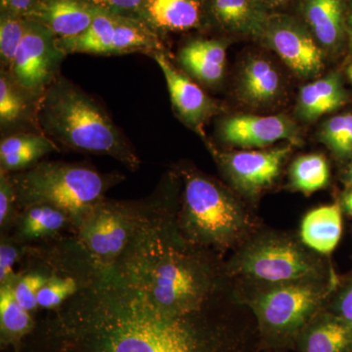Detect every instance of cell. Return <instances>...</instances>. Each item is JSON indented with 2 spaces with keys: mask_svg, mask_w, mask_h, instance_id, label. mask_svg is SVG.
Wrapping results in <instances>:
<instances>
[{
  "mask_svg": "<svg viewBox=\"0 0 352 352\" xmlns=\"http://www.w3.org/2000/svg\"><path fill=\"white\" fill-rule=\"evenodd\" d=\"M346 101V95L337 74L308 83L298 96V113L302 119L314 120L333 112Z\"/></svg>",
  "mask_w": 352,
  "mask_h": 352,
  "instance_id": "obj_21",
  "label": "cell"
},
{
  "mask_svg": "<svg viewBox=\"0 0 352 352\" xmlns=\"http://www.w3.org/2000/svg\"><path fill=\"white\" fill-rule=\"evenodd\" d=\"M347 32H349V43H351L352 50V6L351 12H349V17H347Z\"/></svg>",
  "mask_w": 352,
  "mask_h": 352,
  "instance_id": "obj_37",
  "label": "cell"
},
{
  "mask_svg": "<svg viewBox=\"0 0 352 352\" xmlns=\"http://www.w3.org/2000/svg\"><path fill=\"white\" fill-rule=\"evenodd\" d=\"M122 176L105 175L82 164L45 162L11 175L17 203L28 208L50 205L78 223L103 201L106 192Z\"/></svg>",
  "mask_w": 352,
  "mask_h": 352,
  "instance_id": "obj_5",
  "label": "cell"
},
{
  "mask_svg": "<svg viewBox=\"0 0 352 352\" xmlns=\"http://www.w3.org/2000/svg\"><path fill=\"white\" fill-rule=\"evenodd\" d=\"M259 38L296 75L308 78L320 73L323 67L321 48L308 27L295 18L270 14Z\"/></svg>",
  "mask_w": 352,
  "mask_h": 352,
  "instance_id": "obj_8",
  "label": "cell"
},
{
  "mask_svg": "<svg viewBox=\"0 0 352 352\" xmlns=\"http://www.w3.org/2000/svg\"><path fill=\"white\" fill-rule=\"evenodd\" d=\"M16 282L2 285L0 291V325L2 339L12 342L28 335L34 328L30 311L18 302L14 292Z\"/></svg>",
  "mask_w": 352,
  "mask_h": 352,
  "instance_id": "obj_24",
  "label": "cell"
},
{
  "mask_svg": "<svg viewBox=\"0 0 352 352\" xmlns=\"http://www.w3.org/2000/svg\"><path fill=\"white\" fill-rule=\"evenodd\" d=\"M208 13L224 32L259 38L270 14L261 0H207Z\"/></svg>",
  "mask_w": 352,
  "mask_h": 352,
  "instance_id": "obj_14",
  "label": "cell"
},
{
  "mask_svg": "<svg viewBox=\"0 0 352 352\" xmlns=\"http://www.w3.org/2000/svg\"><path fill=\"white\" fill-rule=\"evenodd\" d=\"M47 281V278L41 275L29 274L21 278L14 285L16 298L28 311L31 312L38 307V292Z\"/></svg>",
  "mask_w": 352,
  "mask_h": 352,
  "instance_id": "obj_31",
  "label": "cell"
},
{
  "mask_svg": "<svg viewBox=\"0 0 352 352\" xmlns=\"http://www.w3.org/2000/svg\"><path fill=\"white\" fill-rule=\"evenodd\" d=\"M148 23L160 34L201 27L208 13L207 0H146Z\"/></svg>",
  "mask_w": 352,
  "mask_h": 352,
  "instance_id": "obj_16",
  "label": "cell"
},
{
  "mask_svg": "<svg viewBox=\"0 0 352 352\" xmlns=\"http://www.w3.org/2000/svg\"><path fill=\"white\" fill-rule=\"evenodd\" d=\"M325 309L347 323L352 324V277L339 291L335 289L329 298Z\"/></svg>",
  "mask_w": 352,
  "mask_h": 352,
  "instance_id": "obj_32",
  "label": "cell"
},
{
  "mask_svg": "<svg viewBox=\"0 0 352 352\" xmlns=\"http://www.w3.org/2000/svg\"><path fill=\"white\" fill-rule=\"evenodd\" d=\"M292 186L305 194L318 191L328 184L330 170L322 155L310 154L298 157L289 170Z\"/></svg>",
  "mask_w": 352,
  "mask_h": 352,
  "instance_id": "obj_25",
  "label": "cell"
},
{
  "mask_svg": "<svg viewBox=\"0 0 352 352\" xmlns=\"http://www.w3.org/2000/svg\"><path fill=\"white\" fill-rule=\"evenodd\" d=\"M296 352H352V324L324 308L298 336Z\"/></svg>",
  "mask_w": 352,
  "mask_h": 352,
  "instance_id": "obj_15",
  "label": "cell"
},
{
  "mask_svg": "<svg viewBox=\"0 0 352 352\" xmlns=\"http://www.w3.org/2000/svg\"><path fill=\"white\" fill-rule=\"evenodd\" d=\"M152 58L163 72L178 117L194 131L203 133L204 124L219 112V106L188 76L180 73L166 53H157Z\"/></svg>",
  "mask_w": 352,
  "mask_h": 352,
  "instance_id": "obj_12",
  "label": "cell"
},
{
  "mask_svg": "<svg viewBox=\"0 0 352 352\" xmlns=\"http://www.w3.org/2000/svg\"><path fill=\"white\" fill-rule=\"evenodd\" d=\"M289 146L266 151L219 152L212 154L231 183L241 193L258 197L276 180L287 157Z\"/></svg>",
  "mask_w": 352,
  "mask_h": 352,
  "instance_id": "obj_9",
  "label": "cell"
},
{
  "mask_svg": "<svg viewBox=\"0 0 352 352\" xmlns=\"http://www.w3.org/2000/svg\"><path fill=\"white\" fill-rule=\"evenodd\" d=\"M27 20L24 38L16 55L11 75L21 87L39 98L59 76L66 57L57 45V38L47 28Z\"/></svg>",
  "mask_w": 352,
  "mask_h": 352,
  "instance_id": "obj_7",
  "label": "cell"
},
{
  "mask_svg": "<svg viewBox=\"0 0 352 352\" xmlns=\"http://www.w3.org/2000/svg\"><path fill=\"white\" fill-rule=\"evenodd\" d=\"M65 55H124L142 53L153 57L166 53L161 34L144 21L122 17L97 9L91 25L82 34L57 38Z\"/></svg>",
  "mask_w": 352,
  "mask_h": 352,
  "instance_id": "obj_6",
  "label": "cell"
},
{
  "mask_svg": "<svg viewBox=\"0 0 352 352\" xmlns=\"http://www.w3.org/2000/svg\"><path fill=\"white\" fill-rule=\"evenodd\" d=\"M326 256L303 244L300 236L261 227L226 261L235 286H270L333 274Z\"/></svg>",
  "mask_w": 352,
  "mask_h": 352,
  "instance_id": "obj_4",
  "label": "cell"
},
{
  "mask_svg": "<svg viewBox=\"0 0 352 352\" xmlns=\"http://www.w3.org/2000/svg\"><path fill=\"white\" fill-rule=\"evenodd\" d=\"M59 147L41 132L10 134L0 142L1 170H22L36 164L41 157L58 151Z\"/></svg>",
  "mask_w": 352,
  "mask_h": 352,
  "instance_id": "obj_19",
  "label": "cell"
},
{
  "mask_svg": "<svg viewBox=\"0 0 352 352\" xmlns=\"http://www.w3.org/2000/svg\"><path fill=\"white\" fill-rule=\"evenodd\" d=\"M321 141L340 157L352 155V113L336 116L322 126Z\"/></svg>",
  "mask_w": 352,
  "mask_h": 352,
  "instance_id": "obj_28",
  "label": "cell"
},
{
  "mask_svg": "<svg viewBox=\"0 0 352 352\" xmlns=\"http://www.w3.org/2000/svg\"><path fill=\"white\" fill-rule=\"evenodd\" d=\"M131 215V214H129ZM124 210L108 207L102 201L83 224V243L92 254L106 261H115L131 241L134 223Z\"/></svg>",
  "mask_w": 352,
  "mask_h": 352,
  "instance_id": "obj_10",
  "label": "cell"
},
{
  "mask_svg": "<svg viewBox=\"0 0 352 352\" xmlns=\"http://www.w3.org/2000/svg\"><path fill=\"white\" fill-rule=\"evenodd\" d=\"M265 6L267 4H279L282 3V2L287 1V0H261Z\"/></svg>",
  "mask_w": 352,
  "mask_h": 352,
  "instance_id": "obj_38",
  "label": "cell"
},
{
  "mask_svg": "<svg viewBox=\"0 0 352 352\" xmlns=\"http://www.w3.org/2000/svg\"><path fill=\"white\" fill-rule=\"evenodd\" d=\"M227 44L215 39H195L183 46L179 62L199 82L217 85L223 78Z\"/></svg>",
  "mask_w": 352,
  "mask_h": 352,
  "instance_id": "obj_17",
  "label": "cell"
},
{
  "mask_svg": "<svg viewBox=\"0 0 352 352\" xmlns=\"http://www.w3.org/2000/svg\"><path fill=\"white\" fill-rule=\"evenodd\" d=\"M281 89L276 69L263 58H252L240 76L239 92L248 103L263 105L274 100Z\"/></svg>",
  "mask_w": 352,
  "mask_h": 352,
  "instance_id": "obj_23",
  "label": "cell"
},
{
  "mask_svg": "<svg viewBox=\"0 0 352 352\" xmlns=\"http://www.w3.org/2000/svg\"><path fill=\"white\" fill-rule=\"evenodd\" d=\"M302 11L308 29L322 46L339 45L344 32L342 0H303Z\"/></svg>",
  "mask_w": 352,
  "mask_h": 352,
  "instance_id": "obj_20",
  "label": "cell"
},
{
  "mask_svg": "<svg viewBox=\"0 0 352 352\" xmlns=\"http://www.w3.org/2000/svg\"><path fill=\"white\" fill-rule=\"evenodd\" d=\"M336 274L270 286H235L238 302L250 308L261 344L273 351L295 346L310 321L337 289Z\"/></svg>",
  "mask_w": 352,
  "mask_h": 352,
  "instance_id": "obj_3",
  "label": "cell"
},
{
  "mask_svg": "<svg viewBox=\"0 0 352 352\" xmlns=\"http://www.w3.org/2000/svg\"><path fill=\"white\" fill-rule=\"evenodd\" d=\"M95 11L87 0H41L25 19L47 28L57 38H68L88 29Z\"/></svg>",
  "mask_w": 352,
  "mask_h": 352,
  "instance_id": "obj_13",
  "label": "cell"
},
{
  "mask_svg": "<svg viewBox=\"0 0 352 352\" xmlns=\"http://www.w3.org/2000/svg\"><path fill=\"white\" fill-rule=\"evenodd\" d=\"M219 132L224 142L241 147H265L282 139L300 141L298 126L285 116H232L221 122Z\"/></svg>",
  "mask_w": 352,
  "mask_h": 352,
  "instance_id": "obj_11",
  "label": "cell"
},
{
  "mask_svg": "<svg viewBox=\"0 0 352 352\" xmlns=\"http://www.w3.org/2000/svg\"><path fill=\"white\" fill-rule=\"evenodd\" d=\"M17 204L15 188L11 175L6 171L0 173V224L3 227L13 212L14 206Z\"/></svg>",
  "mask_w": 352,
  "mask_h": 352,
  "instance_id": "obj_33",
  "label": "cell"
},
{
  "mask_svg": "<svg viewBox=\"0 0 352 352\" xmlns=\"http://www.w3.org/2000/svg\"><path fill=\"white\" fill-rule=\"evenodd\" d=\"M87 1L94 8L100 9L106 12L148 23L146 0H87Z\"/></svg>",
  "mask_w": 352,
  "mask_h": 352,
  "instance_id": "obj_30",
  "label": "cell"
},
{
  "mask_svg": "<svg viewBox=\"0 0 352 352\" xmlns=\"http://www.w3.org/2000/svg\"><path fill=\"white\" fill-rule=\"evenodd\" d=\"M78 287V281L72 277L51 278L38 292V307L46 309L60 307L72 296L75 295Z\"/></svg>",
  "mask_w": 352,
  "mask_h": 352,
  "instance_id": "obj_29",
  "label": "cell"
},
{
  "mask_svg": "<svg viewBox=\"0 0 352 352\" xmlns=\"http://www.w3.org/2000/svg\"><path fill=\"white\" fill-rule=\"evenodd\" d=\"M25 24L27 20L24 17L0 12V62L2 69L11 72L24 38Z\"/></svg>",
  "mask_w": 352,
  "mask_h": 352,
  "instance_id": "obj_27",
  "label": "cell"
},
{
  "mask_svg": "<svg viewBox=\"0 0 352 352\" xmlns=\"http://www.w3.org/2000/svg\"><path fill=\"white\" fill-rule=\"evenodd\" d=\"M36 126L59 147L106 155L131 170L140 161L126 136L91 95L59 76L36 102Z\"/></svg>",
  "mask_w": 352,
  "mask_h": 352,
  "instance_id": "obj_1",
  "label": "cell"
},
{
  "mask_svg": "<svg viewBox=\"0 0 352 352\" xmlns=\"http://www.w3.org/2000/svg\"><path fill=\"white\" fill-rule=\"evenodd\" d=\"M347 76H349V80L352 83V64L346 69Z\"/></svg>",
  "mask_w": 352,
  "mask_h": 352,
  "instance_id": "obj_40",
  "label": "cell"
},
{
  "mask_svg": "<svg viewBox=\"0 0 352 352\" xmlns=\"http://www.w3.org/2000/svg\"><path fill=\"white\" fill-rule=\"evenodd\" d=\"M342 233V206L333 204L308 212L303 217L298 236L312 251L329 256L339 244Z\"/></svg>",
  "mask_w": 352,
  "mask_h": 352,
  "instance_id": "obj_18",
  "label": "cell"
},
{
  "mask_svg": "<svg viewBox=\"0 0 352 352\" xmlns=\"http://www.w3.org/2000/svg\"><path fill=\"white\" fill-rule=\"evenodd\" d=\"M342 206L346 214L352 217V186L349 187V189L342 196Z\"/></svg>",
  "mask_w": 352,
  "mask_h": 352,
  "instance_id": "obj_36",
  "label": "cell"
},
{
  "mask_svg": "<svg viewBox=\"0 0 352 352\" xmlns=\"http://www.w3.org/2000/svg\"><path fill=\"white\" fill-rule=\"evenodd\" d=\"M41 0H0V12L27 17Z\"/></svg>",
  "mask_w": 352,
  "mask_h": 352,
  "instance_id": "obj_35",
  "label": "cell"
},
{
  "mask_svg": "<svg viewBox=\"0 0 352 352\" xmlns=\"http://www.w3.org/2000/svg\"><path fill=\"white\" fill-rule=\"evenodd\" d=\"M18 259V251L13 245L2 242L0 245V282L2 285L14 281V265Z\"/></svg>",
  "mask_w": 352,
  "mask_h": 352,
  "instance_id": "obj_34",
  "label": "cell"
},
{
  "mask_svg": "<svg viewBox=\"0 0 352 352\" xmlns=\"http://www.w3.org/2000/svg\"><path fill=\"white\" fill-rule=\"evenodd\" d=\"M184 194L178 229L190 244L223 256L261 228L258 219L232 192L212 178L184 171Z\"/></svg>",
  "mask_w": 352,
  "mask_h": 352,
  "instance_id": "obj_2",
  "label": "cell"
},
{
  "mask_svg": "<svg viewBox=\"0 0 352 352\" xmlns=\"http://www.w3.org/2000/svg\"><path fill=\"white\" fill-rule=\"evenodd\" d=\"M69 219L63 210L50 205H34L25 208L22 233L25 238L44 237L56 233Z\"/></svg>",
  "mask_w": 352,
  "mask_h": 352,
  "instance_id": "obj_26",
  "label": "cell"
},
{
  "mask_svg": "<svg viewBox=\"0 0 352 352\" xmlns=\"http://www.w3.org/2000/svg\"><path fill=\"white\" fill-rule=\"evenodd\" d=\"M347 184L349 185V187L352 186V166L351 170H349V177H347Z\"/></svg>",
  "mask_w": 352,
  "mask_h": 352,
  "instance_id": "obj_39",
  "label": "cell"
},
{
  "mask_svg": "<svg viewBox=\"0 0 352 352\" xmlns=\"http://www.w3.org/2000/svg\"><path fill=\"white\" fill-rule=\"evenodd\" d=\"M38 98L32 96L24 89L10 72L0 71V126L1 129L19 126L24 122L36 126V102Z\"/></svg>",
  "mask_w": 352,
  "mask_h": 352,
  "instance_id": "obj_22",
  "label": "cell"
}]
</instances>
